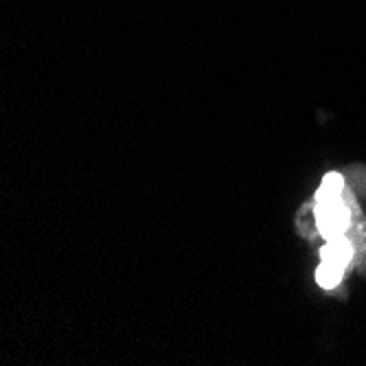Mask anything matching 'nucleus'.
Wrapping results in <instances>:
<instances>
[{"label":"nucleus","instance_id":"f257e3e1","mask_svg":"<svg viewBox=\"0 0 366 366\" xmlns=\"http://www.w3.org/2000/svg\"><path fill=\"white\" fill-rule=\"evenodd\" d=\"M316 224L320 235L331 242L345 235L349 226V209L338 197H316Z\"/></svg>","mask_w":366,"mask_h":366},{"label":"nucleus","instance_id":"f03ea898","mask_svg":"<svg viewBox=\"0 0 366 366\" xmlns=\"http://www.w3.org/2000/svg\"><path fill=\"white\" fill-rule=\"evenodd\" d=\"M320 257H322L325 263L336 265V268L345 270L347 265L351 263V259H353V246H351L345 237L331 239V242H327V246L320 250Z\"/></svg>","mask_w":366,"mask_h":366},{"label":"nucleus","instance_id":"7ed1b4c3","mask_svg":"<svg viewBox=\"0 0 366 366\" xmlns=\"http://www.w3.org/2000/svg\"><path fill=\"white\" fill-rule=\"evenodd\" d=\"M342 272L340 268H336V265H329V263H320L318 270H316V283L325 290H334L340 281H342Z\"/></svg>","mask_w":366,"mask_h":366},{"label":"nucleus","instance_id":"20e7f679","mask_svg":"<svg viewBox=\"0 0 366 366\" xmlns=\"http://www.w3.org/2000/svg\"><path fill=\"white\" fill-rule=\"evenodd\" d=\"M342 189H345V178L336 172H331L322 178V184H320L316 197H320V199L322 197H338L342 193Z\"/></svg>","mask_w":366,"mask_h":366}]
</instances>
